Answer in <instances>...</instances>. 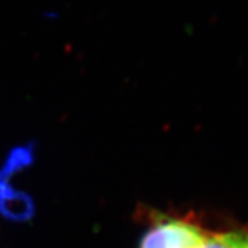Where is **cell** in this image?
Here are the masks:
<instances>
[{"instance_id": "cell-1", "label": "cell", "mask_w": 248, "mask_h": 248, "mask_svg": "<svg viewBox=\"0 0 248 248\" xmlns=\"http://www.w3.org/2000/svg\"><path fill=\"white\" fill-rule=\"evenodd\" d=\"M205 234L195 223L182 219H161L143 234L140 248H196Z\"/></svg>"}, {"instance_id": "cell-2", "label": "cell", "mask_w": 248, "mask_h": 248, "mask_svg": "<svg viewBox=\"0 0 248 248\" xmlns=\"http://www.w3.org/2000/svg\"><path fill=\"white\" fill-rule=\"evenodd\" d=\"M221 241L229 248H248V232H228L218 234Z\"/></svg>"}, {"instance_id": "cell-3", "label": "cell", "mask_w": 248, "mask_h": 248, "mask_svg": "<svg viewBox=\"0 0 248 248\" xmlns=\"http://www.w3.org/2000/svg\"><path fill=\"white\" fill-rule=\"evenodd\" d=\"M196 248H229V247H226V246L222 243L221 239L218 237V234H215V236L205 234V237L202 240V243H200V244H199Z\"/></svg>"}]
</instances>
